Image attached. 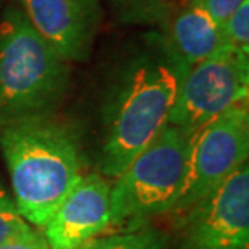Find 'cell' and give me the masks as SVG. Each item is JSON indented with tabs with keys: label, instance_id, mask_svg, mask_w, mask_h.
Masks as SVG:
<instances>
[{
	"label": "cell",
	"instance_id": "cell-14",
	"mask_svg": "<svg viewBox=\"0 0 249 249\" xmlns=\"http://www.w3.org/2000/svg\"><path fill=\"white\" fill-rule=\"evenodd\" d=\"M0 249H51L39 228L28 225L0 243Z\"/></svg>",
	"mask_w": 249,
	"mask_h": 249
},
{
	"label": "cell",
	"instance_id": "cell-17",
	"mask_svg": "<svg viewBox=\"0 0 249 249\" xmlns=\"http://www.w3.org/2000/svg\"><path fill=\"white\" fill-rule=\"evenodd\" d=\"M112 2H115L118 5H126V3H134V5H139L141 0H112Z\"/></svg>",
	"mask_w": 249,
	"mask_h": 249
},
{
	"label": "cell",
	"instance_id": "cell-5",
	"mask_svg": "<svg viewBox=\"0 0 249 249\" xmlns=\"http://www.w3.org/2000/svg\"><path fill=\"white\" fill-rule=\"evenodd\" d=\"M248 91L249 53L223 44L180 81L167 124L193 134L227 108L248 101Z\"/></svg>",
	"mask_w": 249,
	"mask_h": 249
},
{
	"label": "cell",
	"instance_id": "cell-11",
	"mask_svg": "<svg viewBox=\"0 0 249 249\" xmlns=\"http://www.w3.org/2000/svg\"><path fill=\"white\" fill-rule=\"evenodd\" d=\"M81 249H170L165 233L149 225L97 236Z\"/></svg>",
	"mask_w": 249,
	"mask_h": 249
},
{
	"label": "cell",
	"instance_id": "cell-9",
	"mask_svg": "<svg viewBox=\"0 0 249 249\" xmlns=\"http://www.w3.org/2000/svg\"><path fill=\"white\" fill-rule=\"evenodd\" d=\"M110 183L86 172L41 228L51 249H81L110 230Z\"/></svg>",
	"mask_w": 249,
	"mask_h": 249
},
{
	"label": "cell",
	"instance_id": "cell-2",
	"mask_svg": "<svg viewBox=\"0 0 249 249\" xmlns=\"http://www.w3.org/2000/svg\"><path fill=\"white\" fill-rule=\"evenodd\" d=\"M178 78L152 44L124 63L113 79L102 108L99 172L115 180L168 122Z\"/></svg>",
	"mask_w": 249,
	"mask_h": 249
},
{
	"label": "cell",
	"instance_id": "cell-4",
	"mask_svg": "<svg viewBox=\"0 0 249 249\" xmlns=\"http://www.w3.org/2000/svg\"><path fill=\"white\" fill-rule=\"evenodd\" d=\"M191 134L165 124L110 185V228L134 230L172 213L188 172Z\"/></svg>",
	"mask_w": 249,
	"mask_h": 249
},
{
	"label": "cell",
	"instance_id": "cell-3",
	"mask_svg": "<svg viewBox=\"0 0 249 249\" xmlns=\"http://www.w3.org/2000/svg\"><path fill=\"white\" fill-rule=\"evenodd\" d=\"M31 26L18 7L0 19V129L58 110L71 83V67Z\"/></svg>",
	"mask_w": 249,
	"mask_h": 249
},
{
	"label": "cell",
	"instance_id": "cell-13",
	"mask_svg": "<svg viewBox=\"0 0 249 249\" xmlns=\"http://www.w3.org/2000/svg\"><path fill=\"white\" fill-rule=\"evenodd\" d=\"M29 223L18 212L17 204L0 178V243L23 230Z\"/></svg>",
	"mask_w": 249,
	"mask_h": 249
},
{
	"label": "cell",
	"instance_id": "cell-1",
	"mask_svg": "<svg viewBox=\"0 0 249 249\" xmlns=\"http://www.w3.org/2000/svg\"><path fill=\"white\" fill-rule=\"evenodd\" d=\"M0 151L18 212L41 230L86 173L83 129L57 112L24 118L0 129Z\"/></svg>",
	"mask_w": 249,
	"mask_h": 249
},
{
	"label": "cell",
	"instance_id": "cell-8",
	"mask_svg": "<svg viewBox=\"0 0 249 249\" xmlns=\"http://www.w3.org/2000/svg\"><path fill=\"white\" fill-rule=\"evenodd\" d=\"M31 26L70 63L86 62L102 24L99 0H17Z\"/></svg>",
	"mask_w": 249,
	"mask_h": 249
},
{
	"label": "cell",
	"instance_id": "cell-6",
	"mask_svg": "<svg viewBox=\"0 0 249 249\" xmlns=\"http://www.w3.org/2000/svg\"><path fill=\"white\" fill-rule=\"evenodd\" d=\"M249 110L248 101L235 104L191 134L185 186L173 207L180 215L202 201L248 162Z\"/></svg>",
	"mask_w": 249,
	"mask_h": 249
},
{
	"label": "cell",
	"instance_id": "cell-15",
	"mask_svg": "<svg viewBox=\"0 0 249 249\" xmlns=\"http://www.w3.org/2000/svg\"><path fill=\"white\" fill-rule=\"evenodd\" d=\"M197 7H201L215 24L222 26L227 21L228 17L245 2V0H191Z\"/></svg>",
	"mask_w": 249,
	"mask_h": 249
},
{
	"label": "cell",
	"instance_id": "cell-10",
	"mask_svg": "<svg viewBox=\"0 0 249 249\" xmlns=\"http://www.w3.org/2000/svg\"><path fill=\"white\" fill-rule=\"evenodd\" d=\"M154 42L175 71L178 84L194 65L223 46L220 26L191 0L172 15Z\"/></svg>",
	"mask_w": 249,
	"mask_h": 249
},
{
	"label": "cell",
	"instance_id": "cell-12",
	"mask_svg": "<svg viewBox=\"0 0 249 249\" xmlns=\"http://www.w3.org/2000/svg\"><path fill=\"white\" fill-rule=\"evenodd\" d=\"M225 46L249 53V0H245L220 26Z\"/></svg>",
	"mask_w": 249,
	"mask_h": 249
},
{
	"label": "cell",
	"instance_id": "cell-7",
	"mask_svg": "<svg viewBox=\"0 0 249 249\" xmlns=\"http://www.w3.org/2000/svg\"><path fill=\"white\" fill-rule=\"evenodd\" d=\"M172 249H249V167L180 213Z\"/></svg>",
	"mask_w": 249,
	"mask_h": 249
},
{
	"label": "cell",
	"instance_id": "cell-16",
	"mask_svg": "<svg viewBox=\"0 0 249 249\" xmlns=\"http://www.w3.org/2000/svg\"><path fill=\"white\" fill-rule=\"evenodd\" d=\"M159 2H162V0H141L139 3H142L144 7H146V10H152L154 3H159ZM165 2H168V0H165Z\"/></svg>",
	"mask_w": 249,
	"mask_h": 249
}]
</instances>
